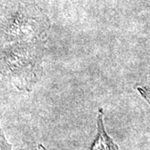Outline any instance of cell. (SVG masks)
<instances>
[{"instance_id": "obj_6", "label": "cell", "mask_w": 150, "mask_h": 150, "mask_svg": "<svg viewBox=\"0 0 150 150\" xmlns=\"http://www.w3.org/2000/svg\"><path fill=\"white\" fill-rule=\"evenodd\" d=\"M38 150H45V148L43 147V145L39 144L38 145Z\"/></svg>"}, {"instance_id": "obj_5", "label": "cell", "mask_w": 150, "mask_h": 150, "mask_svg": "<svg viewBox=\"0 0 150 150\" xmlns=\"http://www.w3.org/2000/svg\"><path fill=\"white\" fill-rule=\"evenodd\" d=\"M1 150H12L11 145L8 143L3 133L1 134Z\"/></svg>"}, {"instance_id": "obj_1", "label": "cell", "mask_w": 150, "mask_h": 150, "mask_svg": "<svg viewBox=\"0 0 150 150\" xmlns=\"http://www.w3.org/2000/svg\"><path fill=\"white\" fill-rule=\"evenodd\" d=\"M3 66L14 85L29 90L42 72L43 46L4 43Z\"/></svg>"}, {"instance_id": "obj_4", "label": "cell", "mask_w": 150, "mask_h": 150, "mask_svg": "<svg viewBox=\"0 0 150 150\" xmlns=\"http://www.w3.org/2000/svg\"><path fill=\"white\" fill-rule=\"evenodd\" d=\"M137 91L139 92L143 98L150 105V87L148 86H138Z\"/></svg>"}, {"instance_id": "obj_2", "label": "cell", "mask_w": 150, "mask_h": 150, "mask_svg": "<svg viewBox=\"0 0 150 150\" xmlns=\"http://www.w3.org/2000/svg\"><path fill=\"white\" fill-rule=\"evenodd\" d=\"M48 29V22L43 16L27 10L21 11L6 26L4 43L43 46Z\"/></svg>"}, {"instance_id": "obj_3", "label": "cell", "mask_w": 150, "mask_h": 150, "mask_svg": "<svg viewBox=\"0 0 150 150\" xmlns=\"http://www.w3.org/2000/svg\"><path fill=\"white\" fill-rule=\"evenodd\" d=\"M103 116L104 112L103 108H99L98 112V132L95 139L92 144L89 150H118V147L112 139L108 136L104 129L103 124Z\"/></svg>"}]
</instances>
